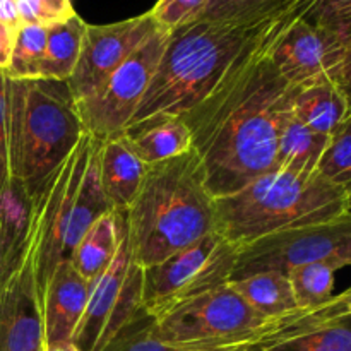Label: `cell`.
<instances>
[{"mask_svg": "<svg viewBox=\"0 0 351 351\" xmlns=\"http://www.w3.org/2000/svg\"><path fill=\"white\" fill-rule=\"evenodd\" d=\"M48 26L21 24L12 38L10 62L5 75L10 79H40L47 48Z\"/></svg>", "mask_w": 351, "mask_h": 351, "instance_id": "cb8c5ba5", "label": "cell"}, {"mask_svg": "<svg viewBox=\"0 0 351 351\" xmlns=\"http://www.w3.org/2000/svg\"><path fill=\"white\" fill-rule=\"evenodd\" d=\"M263 346L266 351H351V317L288 326Z\"/></svg>", "mask_w": 351, "mask_h": 351, "instance_id": "e0dca14e", "label": "cell"}, {"mask_svg": "<svg viewBox=\"0 0 351 351\" xmlns=\"http://www.w3.org/2000/svg\"><path fill=\"white\" fill-rule=\"evenodd\" d=\"M5 72H0V151L7 156V96Z\"/></svg>", "mask_w": 351, "mask_h": 351, "instance_id": "1f68e13d", "label": "cell"}, {"mask_svg": "<svg viewBox=\"0 0 351 351\" xmlns=\"http://www.w3.org/2000/svg\"><path fill=\"white\" fill-rule=\"evenodd\" d=\"M328 264L332 269L351 266V215L331 221L263 237L239 247L232 281L261 271L288 274L304 264Z\"/></svg>", "mask_w": 351, "mask_h": 351, "instance_id": "ba28073f", "label": "cell"}, {"mask_svg": "<svg viewBox=\"0 0 351 351\" xmlns=\"http://www.w3.org/2000/svg\"><path fill=\"white\" fill-rule=\"evenodd\" d=\"M317 171L329 182L351 194V113L329 136Z\"/></svg>", "mask_w": 351, "mask_h": 351, "instance_id": "4316f807", "label": "cell"}, {"mask_svg": "<svg viewBox=\"0 0 351 351\" xmlns=\"http://www.w3.org/2000/svg\"><path fill=\"white\" fill-rule=\"evenodd\" d=\"M158 27L149 12L113 24H88L79 60L67 81L75 103L95 95Z\"/></svg>", "mask_w": 351, "mask_h": 351, "instance_id": "8fae6325", "label": "cell"}, {"mask_svg": "<svg viewBox=\"0 0 351 351\" xmlns=\"http://www.w3.org/2000/svg\"><path fill=\"white\" fill-rule=\"evenodd\" d=\"M86 26L88 24L79 17V14L48 26L47 48H45L40 79L65 82L71 79L81 53Z\"/></svg>", "mask_w": 351, "mask_h": 351, "instance_id": "44dd1931", "label": "cell"}, {"mask_svg": "<svg viewBox=\"0 0 351 351\" xmlns=\"http://www.w3.org/2000/svg\"><path fill=\"white\" fill-rule=\"evenodd\" d=\"M14 31L0 24V72H5L10 62V50H12Z\"/></svg>", "mask_w": 351, "mask_h": 351, "instance_id": "836d02e7", "label": "cell"}, {"mask_svg": "<svg viewBox=\"0 0 351 351\" xmlns=\"http://www.w3.org/2000/svg\"><path fill=\"white\" fill-rule=\"evenodd\" d=\"M348 213L351 215V194H350V199H348Z\"/></svg>", "mask_w": 351, "mask_h": 351, "instance_id": "74e56055", "label": "cell"}, {"mask_svg": "<svg viewBox=\"0 0 351 351\" xmlns=\"http://www.w3.org/2000/svg\"><path fill=\"white\" fill-rule=\"evenodd\" d=\"M240 351H266V350H264V346H263V345H257V346H252V348L240 350Z\"/></svg>", "mask_w": 351, "mask_h": 351, "instance_id": "8d00e7d4", "label": "cell"}, {"mask_svg": "<svg viewBox=\"0 0 351 351\" xmlns=\"http://www.w3.org/2000/svg\"><path fill=\"white\" fill-rule=\"evenodd\" d=\"M230 285L254 311L267 319L281 322L283 319L300 312L295 302L288 274L280 271H261L230 281Z\"/></svg>", "mask_w": 351, "mask_h": 351, "instance_id": "ac0fdd59", "label": "cell"}, {"mask_svg": "<svg viewBox=\"0 0 351 351\" xmlns=\"http://www.w3.org/2000/svg\"><path fill=\"white\" fill-rule=\"evenodd\" d=\"M343 53L345 47L331 29L305 19L290 24L269 50L276 71L295 88L331 77Z\"/></svg>", "mask_w": 351, "mask_h": 351, "instance_id": "7c38bea8", "label": "cell"}, {"mask_svg": "<svg viewBox=\"0 0 351 351\" xmlns=\"http://www.w3.org/2000/svg\"><path fill=\"white\" fill-rule=\"evenodd\" d=\"M267 23L239 27L199 19L171 31L163 57L127 130L185 115L216 88Z\"/></svg>", "mask_w": 351, "mask_h": 351, "instance_id": "3957f363", "label": "cell"}, {"mask_svg": "<svg viewBox=\"0 0 351 351\" xmlns=\"http://www.w3.org/2000/svg\"><path fill=\"white\" fill-rule=\"evenodd\" d=\"M308 0H209L201 19L239 27H256L278 19Z\"/></svg>", "mask_w": 351, "mask_h": 351, "instance_id": "603a6c76", "label": "cell"}, {"mask_svg": "<svg viewBox=\"0 0 351 351\" xmlns=\"http://www.w3.org/2000/svg\"><path fill=\"white\" fill-rule=\"evenodd\" d=\"M328 136L314 132L291 115L281 129L278 139L276 168L305 173L317 171V165L328 146Z\"/></svg>", "mask_w": 351, "mask_h": 351, "instance_id": "7402d4cb", "label": "cell"}, {"mask_svg": "<svg viewBox=\"0 0 351 351\" xmlns=\"http://www.w3.org/2000/svg\"><path fill=\"white\" fill-rule=\"evenodd\" d=\"M0 24L9 27L14 33L21 26L19 10H17L16 0H0Z\"/></svg>", "mask_w": 351, "mask_h": 351, "instance_id": "d6a6232c", "label": "cell"}, {"mask_svg": "<svg viewBox=\"0 0 351 351\" xmlns=\"http://www.w3.org/2000/svg\"><path fill=\"white\" fill-rule=\"evenodd\" d=\"M208 3L209 0H158L149 14L161 29L171 33L177 27L201 19Z\"/></svg>", "mask_w": 351, "mask_h": 351, "instance_id": "83f0119b", "label": "cell"}, {"mask_svg": "<svg viewBox=\"0 0 351 351\" xmlns=\"http://www.w3.org/2000/svg\"><path fill=\"white\" fill-rule=\"evenodd\" d=\"M290 108L298 122L328 137L351 113L348 99L329 77L298 88L293 86Z\"/></svg>", "mask_w": 351, "mask_h": 351, "instance_id": "2e32d148", "label": "cell"}, {"mask_svg": "<svg viewBox=\"0 0 351 351\" xmlns=\"http://www.w3.org/2000/svg\"><path fill=\"white\" fill-rule=\"evenodd\" d=\"M41 297L34 274V233L12 276L0 290V351H43Z\"/></svg>", "mask_w": 351, "mask_h": 351, "instance_id": "4fadbf2b", "label": "cell"}, {"mask_svg": "<svg viewBox=\"0 0 351 351\" xmlns=\"http://www.w3.org/2000/svg\"><path fill=\"white\" fill-rule=\"evenodd\" d=\"M91 283L77 273L71 261L55 267L41 291L45 346L71 343L86 311Z\"/></svg>", "mask_w": 351, "mask_h": 351, "instance_id": "5bb4252c", "label": "cell"}, {"mask_svg": "<svg viewBox=\"0 0 351 351\" xmlns=\"http://www.w3.org/2000/svg\"><path fill=\"white\" fill-rule=\"evenodd\" d=\"M311 7V2L300 3L269 21L216 88L182 115L215 199L276 168L278 139L291 117L293 86L276 71L269 50Z\"/></svg>", "mask_w": 351, "mask_h": 351, "instance_id": "6da1fadb", "label": "cell"}, {"mask_svg": "<svg viewBox=\"0 0 351 351\" xmlns=\"http://www.w3.org/2000/svg\"><path fill=\"white\" fill-rule=\"evenodd\" d=\"M120 240V213L112 211L96 219L81 237L71 263L86 281L98 280L115 257Z\"/></svg>", "mask_w": 351, "mask_h": 351, "instance_id": "d6986e66", "label": "cell"}, {"mask_svg": "<svg viewBox=\"0 0 351 351\" xmlns=\"http://www.w3.org/2000/svg\"><path fill=\"white\" fill-rule=\"evenodd\" d=\"M278 329L280 321L254 311L230 283L154 319V332L163 341L225 351L264 345Z\"/></svg>", "mask_w": 351, "mask_h": 351, "instance_id": "8992f818", "label": "cell"}, {"mask_svg": "<svg viewBox=\"0 0 351 351\" xmlns=\"http://www.w3.org/2000/svg\"><path fill=\"white\" fill-rule=\"evenodd\" d=\"M239 245L218 232L143 269V311L153 319L232 281Z\"/></svg>", "mask_w": 351, "mask_h": 351, "instance_id": "52a82bcc", "label": "cell"}, {"mask_svg": "<svg viewBox=\"0 0 351 351\" xmlns=\"http://www.w3.org/2000/svg\"><path fill=\"white\" fill-rule=\"evenodd\" d=\"M345 317H346V315H345ZM348 317H351V315H348ZM339 319V317H338Z\"/></svg>", "mask_w": 351, "mask_h": 351, "instance_id": "f35d334b", "label": "cell"}, {"mask_svg": "<svg viewBox=\"0 0 351 351\" xmlns=\"http://www.w3.org/2000/svg\"><path fill=\"white\" fill-rule=\"evenodd\" d=\"M168 36V31L158 27L95 95L77 103L86 132L99 141L125 132L163 57Z\"/></svg>", "mask_w": 351, "mask_h": 351, "instance_id": "30bf717a", "label": "cell"}, {"mask_svg": "<svg viewBox=\"0 0 351 351\" xmlns=\"http://www.w3.org/2000/svg\"><path fill=\"white\" fill-rule=\"evenodd\" d=\"M123 136L146 167L184 154L192 147L191 130L182 117L156 120L141 129L127 130Z\"/></svg>", "mask_w": 351, "mask_h": 351, "instance_id": "ffe728a7", "label": "cell"}, {"mask_svg": "<svg viewBox=\"0 0 351 351\" xmlns=\"http://www.w3.org/2000/svg\"><path fill=\"white\" fill-rule=\"evenodd\" d=\"M336 269L328 264H304L288 273L295 302L300 312H312L328 304L335 295Z\"/></svg>", "mask_w": 351, "mask_h": 351, "instance_id": "d4e9b609", "label": "cell"}, {"mask_svg": "<svg viewBox=\"0 0 351 351\" xmlns=\"http://www.w3.org/2000/svg\"><path fill=\"white\" fill-rule=\"evenodd\" d=\"M143 311V267L132 261L125 213H120L119 249L108 269L91 283L86 311L72 341L79 351H105Z\"/></svg>", "mask_w": 351, "mask_h": 351, "instance_id": "9c48e42d", "label": "cell"}, {"mask_svg": "<svg viewBox=\"0 0 351 351\" xmlns=\"http://www.w3.org/2000/svg\"><path fill=\"white\" fill-rule=\"evenodd\" d=\"M350 9L351 0H317L311 12L305 16V21L326 27L345 16Z\"/></svg>", "mask_w": 351, "mask_h": 351, "instance_id": "f1b7e54d", "label": "cell"}, {"mask_svg": "<svg viewBox=\"0 0 351 351\" xmlns=\"http://www.w3.org/2000/svg\"><path fill=\"white\" fill-rule=\"evenodd\" d=\"M98 170L101 189L113 211H129L143 182L146 165L137 158L123 134L99 143Z\"/></svg>", "mask_w": 351, "mask_h": 351, "instance_id": "9a60e30c", "label": "cell"}, {"mask_svg": "<svg viewBox=\"0 0 351 351\" xmlns=\"http://www.w3.org/2000/svg\"><path fill=\"white\" fill-rule=\"evenodd\" d=\"M328 29H331L332 33L339 38L343 47L345 48L351 47V16L346 17V19L338 21V23H335L332 26H329Z\"/></svg>", "mask_w": 351, "mask_h": 351, "instance_id": "e575fe53", "label": "cell"}, {"mask_svg": "<svg viewBox=\"0 0 351 351\" xmlns=\"http://www.w3.org/2000/svg\"><path fill=\"white\" fill-rule=\"evenodd\" d=\"M38 5L43 10L45 17H47L48 26L58 21H65L77 14L72 7L71 0H36Z\"/></svg>", "mask_w": 351, "mask_h": 351, "instance_id": "4dcf8cb0", "label": "cell"}, {"mask_svg": "<svg viewBox=\"0 0 351 351\" xmlns=\"http://www.w3.org/2000/svg\"><path fill=\"white\" fill-rule=\"evenodd\" d=\"M329 79L338 86L339 91L345 95V98L348 99L351 106V47L345 48L341 60L338 62V65L331 72V77Z\"/></svg>", "mask_w": 351, "mask_h": 351, "instance_id": "f546056e", "label": "cell"}, {"mask_svg": "<svg viewBox=\"0 0 351 351\" xmlns=\"http://www.w3.org/2000/svg\"><path fill=\"white\" fill-rule=\"evenodd\" d=\"M348 192L319 171L274 168L215 199L216 232L242 247L263 237L331 221L348 213Z\"/></svg>", "mask_w": 351, "mask_h": 351, "instance_id": "5b68a950", "label": "cell"}, {"mask_svg": "<svg viewBox=\"0 0 351 351\" xmlns=\"http://www.w3.org/2000/svg\"><path fill=\"white\" fill-rule=\"evenodd\" d=\"M105 351H225L199 346L175 345L163 341L154 332V319L141 311L115 338L112 339ZM240 351V350H237Z\"/></svg>", "mask_w": 351, "mask_h": 351, "instance_id": "484cf974", "label": "cell"}, {"mask_svg": "<svg viewBox=\"0 0 351 351\" xmlns=\"http://www.w3.org/2000/svg\"><path fill=\"white\" fill-rule=\"evenodd\" d=\"M43 351H79V350L75 348L74 343H64V345L43 346Z\"/></svg>", "mask_w": 351, "mask_h": 351, "instance_id": "d590c367", "label": "cell"}, {"mask_svg": "<svg viewBox=\"0 0 351 351\" xmlns=\"http://www.w3.org/2000/svg\"><path fill=\"white\" fill-rule=\"evenodd\" d=\"M125 221L132 261L143 269L216 232L215 197L192 147L146 167Z\"/></svg>", "mask_w": 351, "mask_h": 351, "instance_id": "7a4b0ae2", "label": "cell"}, {"mask_svg": "<svg viewBox=\"0 0 351 351\" xmlns=\"http://www.w3.org/2000/svg\"><path fill=\"white\" fill-rule=\"evenodd\" d=\"M5 96L9 173L33 201L86 129L65 81L7 77Z\"/></svg>", "mask_w": 351, "mask_h": 351, "instance_id": "277c9868", "label": "cell"}]
</instances>
